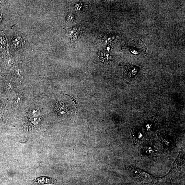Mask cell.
<instances>
[{
    "label": "cell",
    "instance_id": "5b68a950",
    "mask_svg": "<svg viewBox=\"0 0 185 185\" xmlns=\"http://www.w3.org/2000/svg\"><path fill=\"white\" fill-rule=\"evenodd\" d=\"M57 181L55 179L49 177H41L33 180L32 183L34 185L55 184L57 182Z\"/></svg>",
    "mask_w": 185,
    "mask_h": 185
},
{
    "label": "cell",
    "instance_id": "9c48e42d",
    "mask_svg": "<svg viewBox=\"0 0 185 185\" xmlns=\"http://www.w3.org/2000/svg\"><path fill=\"white\" fill-rule=\"evenodd\" d=\"M22 98V96L20 94L17 95L16 97H15L14 101V104L15 107H18L20 105Z\"/></svg>",
    "mask_w": 185,
    "mask_h": 185
},
{
    "label": "cell",
    "instance_id": "52a82bcc",
    "mask_svg": "<svg viewBox=\"0 0 185 185\" xmlns=\"http://www.w3.org/2000/svg\"><path fill=\"white\" fill-rule=\"evenodd\" d=\"M133 138L134 143H135L137 141L141 140L143 138V134L141 131L139 129H133L132 132Z\"/></svg>",
    "mask_w": 185,
    "mask_h": 185
},
{
    "label": "cell",
    "instance_id": "ba28073f",
    "mask_svg": "<svg viewBox=\"0 0 185 185\" xmlns=\"http://www.w3.org/2000/svg\"><path fill=\"white\" fill-rule=\"evenodd\" d=\"M144 155L146 156H153L155 154L156 152L154 148L149 146H145L142 149Z\"/></svg>",
    "mask_w": 185,
    "mask_h": 185
},
{
    "label": "cell",
    "instance_id": "3957f363",
    "mask_svg": "<svg viewBox=\"0 0 185 185\" xmlns=\"http://www.w3.org/2000/svg\"><path fill=\"white\" fill-rule=\"evenodd\" d=\"M143 129L149 132L156 130L158 128V120L153 117L145 121L143 124Z\"/></svg>",
    "mask_w": 185,
    "mask_h": 185
},
{
    "label": "cell",
    "instance_id": "7a4b0ae2",
    "mask_svg": "<svg viewBox=\"0 0 185 185\" xmlns=\"http://www.w3.org/2000/svg\"><path fill=\"white\" fill-rule=\"evenodd\" d=\"M158 135L164 147L170 149L175 147V138L172 134L168 132L161 131Z\"/></svg>",
    "mask_w": 185,
    "mask_h": 185
},
{
    "label": "cell",
    "instance_id": "277c9868",
    "mask_svg": "<svg viewBox=\"0 0 185 185\" xmlns=\"http://www.w3.org/2000/svg\"><path fill=\"white\" fill-rule=\"evenodd\" d=\"M138 70V68L136 66L131 64L125 65L123 69L124 74L129 78H132L135 76Z\"/></svg>",
    "mask_w": 185,
    "mask_h": 185
},
{
    "label": "cell",
    "instance_id": "6da1fadb",
    "mask_svg": "<svg viewBox=\"0 0 185 185\" xmlns=\"http://www.w3.org/2000/svg\"><path fill=\"white\" fill-rule=\"evenodd\" d=\"M130 176L139 185H155V179L148 174L132 166L128 167Z\"/></svg>",
    "mask_w": 185,
    "mask_h": 185
},
{
    "label": "cell",
    "instance_id": "8992f818",
    "mask_svg": "<svg viewBox=\"0 0 185 185\" xmlns=\"http://www.w3.org/2000/svg\"><path fill=\"white\" fill-rule=\"evenodd\" d=\"M41 119L40 115L29 117L27 124L28 129L32 130L38 127L40 124Z\"/></svg>",
    "mask_w": 185,
    "mask_h": 185
}]
</instances>
